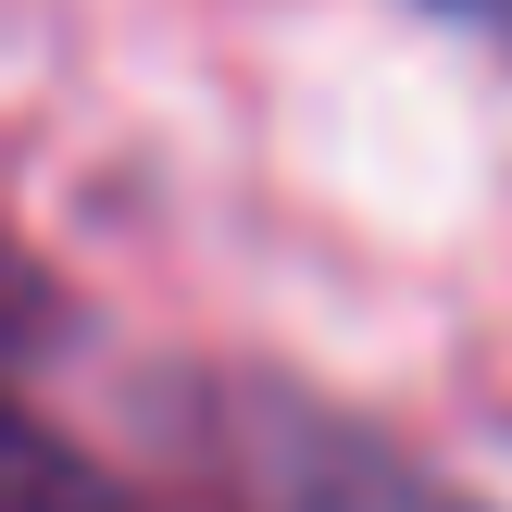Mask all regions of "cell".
Listing matches in <instances>:
<instances>
[{
	"mask_svg": "<svg viewBox=\"0 0 512 512\" xmlns=\"http://www.w3.org/2000/svg\"><path fill=\"white\" fill-rule=\"evenodd\" d=\"M438 13H488V25H512V0H438Z\"/></svg>",
	"mask_w": 512,
	"mask_h": 512,
	"instance_id": "4",
	"label": "cell"
},
{
	"mask_svg": "<svg viewBox=\"0 0 512 512\" xmlns=\"http://www.w3.org/2000/svg\"><path fill=\"white\" fill-rule=\"evenodd\" d=\"M0 512H138V488H125L113 463H88L50 413H25V400L0 388Z\"/></svg>",
	"mask_w": 512,
	"mask_h": 512,
	"instance_id": "2",
	"label": "cell"
},
{
	"mask_svg": "<svg viewBox=\"0 0 512 512\" xmlns=\"http://www.w3.org/2000/svg\"><path fill=\"white\" fill-rule=\"evenodd\" d=\"M213 425H225V463H238V488L263 512H475L463 488H438L388 425L338 413V400H313V388H275V375H238V388L213 400Z\"/></svg>",
	"mask_w": 512,
	"mask_h": 512,
	"instance_id": "1",
	"label": "cell"
},
{
	"mask_svg": "<svg viewBox=\"0 0 512 512\" xmlns=\"http://www.w3.org/2000/svg\"><path fill=\"white\" fill-rule=\"evenodd\" d=\"M50 338H63V288L0 238V363H25V350H50Z\"/></svg>",
	"mask_w": 512,
	"mask_h": 512,
	"instance_id": "3",
	"label": "cell"
}]
</instances>
